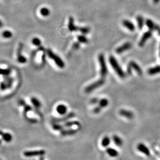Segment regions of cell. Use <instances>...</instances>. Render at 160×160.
<instances>
[{
    "label": "cell",
    "mask_w": 160,
    "mask_h": 160,
    "mask_svg": "<svg viewBox=\"0 0 160 160\" xmlns=\"http://www.w3.org/2000/svg\"><path fill=\"white\" fill-rule=\"evenodd\" d=\"M109 60L111 67L114 70V71H116L119 77L121 78H124L126 77L125 73L123 71L121 67H120L116 58L113 56H111L109 57Z\"/></svg>",
    "instance_id": "6da1fadb"
},
{
    "label": "cell",
    "mask_w": 160,
    "mask_h": 160,
    "mask_svg": "<svg viewBox=\"0 0 160 160\" xmlns=\"http://www.w3.org/2000/svg\"><path fill=\"white\" fill-rule=\"evenodd\" d=\"M47 54L48 56L52 59L55 62L57 66L60 68H63L64 67V63L62 61V60L58 56L55 54H54L51 49H47Z\"/></svg>",
    "instance_id": "7a4b0ae2"
},
{
    "label": "cell",
    "mask_w": 160,
    "mask_h": 160,
    "mask_svg": "<svg viewBox=\"0 0 160 160\" xmlns=\"http://www.w3.org/2000/svg\"><path fill=\"white\" fill-rule=\"evenodd\" d=\"M98 60L100 67V75L102 78H104L107 76L108 73V69L104 55L102 54H100L98 56Z\"/></svg>",
    "instance_id": "3957f363"
},
{
    "label": "cell",
    "mask_w": 160,
    "mask_h": 160,
    "mask_svg": "<svg viewBox=\"0 0 160 160\" xmlns=\"http://www.w3.org/2000/svg\"><path fill=\"white\" fill-rule=\"evenodd\" d=\"M104 82H105V81H104L103 78H102L101 79H100V80H98L97 81H96L95 82H94V83H92V84L88 85L85 88V92L87 93H91L93 91H94L95 89H96L97 88H98L99 87H100L101 86L103 85Z\"/></svg>",
    "instance_id": "277c9868"
},
{
    "label": "cell",
    "mask_w": 160,
    "mask_h": 160,
    "mask_svg": "<svg viewBox=\"0 0 160 160\" xmlns=\"http://www.w3.org/2000/svg\"><path fill=\"white\" fill-rule=\"evenodd\" d=\"M135 69V70L136 71V72L140 75V76H141L142 74V70L141 69V68L140 67V66L135 61H130L128 64V67H127V72L128 74H131L132 73V69Z\"/></svg>",
    "instance_id": "5b68a950"
},
{
    "label": "cell",
    "mask_w": 160,
    "mask_h": 160,
    "mask_svg": "<svg viewBox=\"0 0 160 160\" xmlns=\"http://www.w3.org/2000/svg\"><path fill=\"white\" fill-rule=\"evenodd\" d=\"M46 152L44 150H38L35 151H26L23 152V156L26 157H34L40 156L42 157L45 154Z\"/></svg>",
    "instance_id": "8992f818"
},
{
    "label": "cell",
    "mask_w": 160,
    "mask_h": 160,
    "mask_svg": "<svg viewBox=\"0 0 160 160\" xmlns=\"http://www.w3.org/2000/svg\"><path fill=\"white\" fill-rule=\"evenodd\" d=\"M76 116V114L73 112H70L63 117L61 118H54L52 119L53 123H62L69 121Z\"/></svg>",
    "instance_id": "52a82bcc"
},
{
    "label": "cell",
    "mask_w": 160,
    "mask_h": 160,
    "mask_svg": "<svg viewBox=\"0 0 160 160\" xmlns=\"http://www.w3.org/2000/svg\"><path fill=\"white\" fill-rule=\"evenodd\" d=\"M137 149L138 150V151L144 154L145 156H146L147 157L150 156L151 155L150 151L149 149L144 144L142 143H140L138 144L137 146Z\"/></svg>",
    "instance_id": "ba28073f"
},
{
    "label": "cell",
    "mask_w": 160,
    "mask_h": 160,
    "mask_svg": "<svg viewBox=\"0 0 160 160\" xmlns=\"http://www.w3.org/2000/svg\"><path fill=\"white\" fill-rule=\"evenodd\" d=\"M78 132V131L76 129L68 128V129H63L60 131V134L62 136H72L76 135Z\"/></svg>",
    "instance_id": "9c48e42d"
},
{
    "label": "cell",
    "mask_w": 160,
    "mask_h": 160,
    "mask_svg": "<svg viewBox=\"0 0 160 160\" xmlns=\"http://www.w3.org/2000/svg\"><path fill=\"white\" fill-rule=\"evenodd\" d=\"M119 114L121 115V116L129 120L133 119L134 117V114L133 112L131 111L127 110L121 109V110H120L119 111Z\"/></svg>",
    "instance_id": "30bf717a"
},
{
    "label": "cell",
    "mask_w": 160,
    "mask_h": 160,
    "mask_svg": "<svg viewBox=\"0 0 160 160\" xmlns=\"http://www.w3.org/2000/svg\"><path fill=\"white\" fill-rule=\"evenodd\" d=\"M132 47V44L129 42H126L124 43L122 45L118 47L116 49V53L118 54H121L124 52L127 51Z\"/></svg>",
    "instance_id": "8fae6325"
},
{
    "label": "cell",
    "mask_w": 160,
    "mask_h": 160,
    "mask_svg": "<svg viewBox=\"0 0 160 160\" xmlns=\"http://www.w3.org/2000/svg\"><path fill=\"white\" fill-rule=\"evenodd\" d=\"M152 36V32L151 31H149L145 32L142 36L140 41L139 43V45L140 47H142L145 43L146 42L147 40Z\"/></svg>",
    "instance_id": "7c38bea8"
},
{
    "label": "cell",
    "mask_w": 160,
    "mask_h": 160,
    "mask_svg": "<svg viewBox=\"0 0 160 160\" xmlns=\"http://www.w3.org/2000/svg\"><path fill=\"white\" fill-rule=\"evenodd\" d=\"M146 24L147 25V26L149 28V29L151 31H154V30L159 31L160 29V28L158 25L155 24L150 19L146 20Z\"/></svg>",
    "instance_id": "4fadbf2b"
},
{
    "label": "cell",
    "mask_w": 160,
    "mask_h": 160,
    "mask_svg": "<svg viewBox=\"0 0 160 160\" xmlns=\"http://www.w3.org/2000/svg\"><path fill=\"white\" fill-rule=\"evenodd\" d=\"M81 125V123L78 121H68L65 122L63 124L64 127L66 128H70L74 126L80 127Z\"/></svg>",
    "instance_id": "5bb4252c"
},
{
    "label": "cell",
    "mask_w": 160,
    "mask_h": 160,
    "mask_svg": "<svg viewBox=\"0 0 160 160\" xmlns=\"http://www.w3.org/2000/svg\"><path fill=\"white\" fill-rule=\"evenodd\" d=\"M68 28L69 30L70 31L73 32V31H76L79 30L80 28L76 26L74 24V19L72 17H70L69 18Z\"/></svg>",
    "instance_id": "9a60e30c"
},
{
    "label": "cell",
    "mask_w": 160,
    "mask_h": 160,
    "mask_svg": "<svg viewBox=\"0 0 160 160\" xmlns=\"http://www.w3.org/2000/svg\"><path fill=\"white\" fill-rule=\"evenodd\" d=\"M112 140L114 144L118 147H121L123 145V139L120 136L116 135H113L112 136Z\"/></svg>",
    "instance_id": "2e32d148"
},
{
    "label": "cell",
    "mask_w": 160,
    "mask_h": 160,
    "mask_svg": "<svg viewBox=\"0 0 160 160\" xmlns=\"http://www.w3.org/2000/svg\"><path fill=\"white\" fill-rule=\"evenodd\" d=\"M67 107L64 104H59L56 108V111L61 116L65 115L67 112Z\"/></svg>",
    "instance_id": "e0dca14e"
},
{
    "label": "cell",
    "mask_w": 160,
    "mask_h": 160,
    "mask_svg": "<svg viewBox=\"0 0 160 160\" xmlns=\"http://www.w3.org/2000/svg\"><path fill=\"white\" fill-rule=\"evenodd\" d=\"M106 152L110 157H111L112 158H116L118 157L119 155V152L116 149L110 147L106 149Z\"/></svg>",
    "instance_id": "ac0fdd59"
},
{
    "label": "cell",
    "mask_w": 160,
    "mask_h": 160,
    "mask_svg": "<svg viewBox=\"0 0 160 160\" xmlns=\"http://www.w3.org/2000/svg\"><path fill=\"white\" fill-rule=\"evenodd\" d=\"M123 26L127 28L129 31H134L135 29V27L134 25V24L128 20H124L123 21Z\"/></svg>",
    "instance_id": "d6986e66"
},
{
    "label": "cell",
    "mask_w": 160,
    "mask_h": 160,
    "mask_svg": "<svg viewBox=\"0 0 160 160\" xmlns=\"http://www.w3.org/2000/svg\"><path fill=\"white\" fill-rule=\"evenodd\" d=\"M2 139L6 142H11L13 140V136L12 135L8 133H3L1 135Z\"/></svg>",
    "instance_id": "ffe728a7"
},
{
    "label": "cell",
    "mask_w": 160,
    "mask_h": 160,
    "mask_svg": "<svg viewBox=\"0 0 160 160\" xmlns=\"http://www.w3.org/2000/svg\"><path fill=\"white\" fill-rule=\"evenodd\" d=\"M111 143V139L109 137L104 136L101 140V145L104 148L108 147Z\"/></svg>",
    "instance_id": "44dd1931"
},
{
    "label": "cell",
    "mask_w": 160,
    "mask_h": 160,
    "mask_svg": "<svg viewBox=\"0 0 160 160\" xmlns=\"http://www.w3.org/2000/svg\"><path fill=\"white\" fill-rule=\"evenodd\" d=\"M148 74L150 75H154L160 73V66H158L149 69L148 70Z\"/></svg>",
    "instance_id": "7402d4cb"
},
{
    "label": "cell",
    "mask_w": 160,
    "mask_h": 160,
    "mask_svg": "<svg viewBox=\"0 0 160 160\" xmlns=\"http://www.w3.org/2000/svg\"><path fill=\"white\" fill-rule=\"evenodd\" d=\"M52 128L54 130V131H61L63 129H64V126L63 125L60 124V123H53L52 124Z\"/></svg>",
    "instance_id": "603a6c76"
},
{
    "label": "cell",
    "mask_w": 160,
    "mask_h": 160,
    "mask_svg": "<svg viewBox=\"0 0 160 160\" xmlns=\"http://www.w3.org/2000/svg\"><path fill=\"white\" fill-rule=\"evenodd\" d=\"M138 27L139 29H142L144 25V19L141 16H138L137 17Z\"/></svg>",
    "instance_id": "cb8c5ba5"
},
{
    "label": "cell",
    "mask_w": 160,
    "mask_h": 160,
    "mask_svg": "<svg viewBox=\"0 0 160 160\" xmlns=\"http://www.w3.org/2000/svg\"><path fill=\"white\" fill-rule=\"evenodd\" d=\"M98 103L99 104V106L103 108L107 107L108 106L109 101L106 98H102L100 100H99Z\"/></svg>",
    "instance_id": "d4e9b609"
},
{
    "label": "cell",
    "mask_w": 160,
    "mask_h": 160,
    "mask_svg": "<svg viewBox=\"0 0 160 160\" xmlns=\"http://www.w3.org/2000/svg\"><path fill=\"white\" fill-rule=\"evenodd\" d=\"M31 101L32 103L33 104V106L37 108H40L41 106V103L40 102L39 100L35 98V97H32L31 99Z\"/></svg>",
    "instance_id": "484cf974"
},
{
    "label": "cell",
    "mask_w": 160,
    "mask_h": 160,
    "mask_svg": "<svg viewBox=\"0 0 160 160\" xmlns=\"http://www.w3.org/2000/svg\"><path fill=\"white\" fill-rule=\"evenodd\" d=\"M40 13L43 16H48L50 14V11L48 8L46 7H43L40 10Z\"/></svg>",
    "instance_id": "4316f807"
},
{
    "label": "cell",
    "mask_w": 160,
    "mask_h": 160,
    "mask_svg": "<svg viewBox=\"0 0 160 160\" xmlns=\"http://www.w3.org/2000/svg\"><path fill=\"white\" fill-rule=\"evenodd\" d=\"M78 40L79 42L85 44H87L89 42L88 39L85 37L84 36H82V35L78 36Z\"/></svg>",
    "instance_id": "83f0119b"
},
{
    "label": "cell",
    "mask_w": 160,
    "mask_h": 160,
    "mask_svg": "<svg viewBox=\"0 0 160 160\" xmlns=\"http://www.w3.org/2000/svg\"><path fill=\"white\" fill-rule=\"evenodd\" d=\"M11 70L8 69H1L0 68V75H2L3 76H9L11 73Z\"/></svg>",
    "instance_id": "f1b7e54d"
},
{
    "label": "cell",
    "mask_w": 160,
    "mask_h": 160,
    "mask_svg": "<svg viewBox=\"0 0 160 160\" xmlns=\"http://www.w3.org/2000/svg\"><path fill=\"white\" fill-rule=\"evenodd\" d=\"M13 36V33L11 31H5L2 33V36L3 38L5 39H9L11 38Z\"/></svg>",
    "instance_id": "f546056e"
},
{
    "label": "cell",
    "mask_w": 160,
    "mask_h": 160,
    "mask_svg": "<svg viewBox=\"0 0 160 160\" xmlns=\"http://www.w3.org/2000/svg\"><path fill=\"white\" fill-rule=\"evenodd\" d=\"M82 33L85 34L89 32L90 29L88 27H81L79 28V30Z\"/></svg>",
    "instance_id": "4dcf8cb0"
},
{
    "label": "cell",
    "mask_w": 160,
    "mask_h": 160,
    "mask_svg": "<svg viewBox=\"0 0 160 160\" xmlns=\"http://www.w3.org/2000/svg\"><path fill=\"white\" fill-rule=\"evenodd\" d=\"M18 61L20 63H24L27 62V59L26 57H24V56L21 55H20L18 56Z\"/></svg>",
    "instance_id": "1f68e13d"
},
{
    "label": "cell",
    "mask_w": 160,
    "mask_h": 160,
    "mask_svg": "<svg viewBox=\"0 0 160 160\" xmlns=\"http://www.w3.org/2000/svg\"><path fill=\"white\" fill-rule=\"evenodd\" d=\"M23 107H24V116L25 117L26 116V114L29 111H30L32 110V107L30 106H29V105H28L27 104Z\"/></svg>",
    "instance_id": "d6a6232c"
},
{
    "label": "cell",
    "mask_w": 160,
    "mask_h": 160,
    "mask_svg": "<svg viewBox=\"0 0 160 160\" xmlns=\"http://www.w3.org/2000/svg\"><path fill=\"white\" fill-rule=\"evenodd\" d=\"M32 43L36 46H40L41 44V41L39 38H34L32 41Z\"/></svg>",
    "instance_id": "836d02e7"
},
{
    "label": "cell",
    "mask_w": 160,
    "mask_h": 160,
    "mask_svg": "<svg viewBox=\"0 0 160 160\" xmlns=\"http://www.w3.org/2000/svg\"><path fill=\"white\" fill-rule=\"evenodd\" d=\"M101 109H102V108L101 107H100V106L97 107H97L94 108L93 111L95 114H98L101 112Z\"/></svg>",
    "instance_id": "e575fe53"
},
{
    "label": "cell",
    "mask_w": 160,
    "mask_h": 160,
    "mask_svg": "<svg viewBox=\"0 0 160 160\" xmlns=\"http://www.w3.org/2000/svg\"><path fill=\"white\" fill-rule=\"evenodd\" d=\"M0 88H1V89L2 90H5L6 88H8L6 83L5 82H1L0 83Z\"/></svg>",
    "instance_id": "d590c367"
},
{
    "label": "cell",
    "mask_w": 160,
    "mask_h": 160,
    "mask_svg": "<svg viewBox=\"0 0 160 160\" xmlns=\"http://www.w3.org/2000/svg\"><path fill=\"white\" fill-rule=\"evenodd\" d=\"M28 121L32 124H36L38 123V120L34 119H27Z\"/></svg>",
    "instance_id": "8d00e7d4"
},
{
    "label": "cell",
    "mask_w": 160,
    "mask_h": 160,
    "mask_svg": "<svg viewBox=\"0 0 160 160\" xmlns=\"http://www.w3.org/2000/svg\"><path fill=\"white\" fill-rule=\"evenodd\" d=\"M99 100L98 98H94L91 100V101L90 102H91V103L92 104H96L98 102H99Z\"/></svg>",
    "instance_id": "74e56055"
},
{
    "label": "cell",
    "mask_w": 160,
    "mask_h": 160,
    "mask_svg": "<svg viewBox=\"0 0 160 160\" xmlns=\"http://www.w3.org/2000/svg\"><path fill=\"white\" fill-rule=\"evenodd\" d=\"M80 43H75L73 44V48L74 49H78L80 48Z\"/></svg>",
    "instance_id": "f35d334b"
},
{
    "label": "cell",
    "mask_w": 160,
    "mask_h": 160,
    "mask_svg": "<svg viewBox=\"0 0 160 160\" xmlns=\"http://www.w3.org/2000/svg\"><path fill=\"white\" fill-rule=\"evenodd\" d=\"M19 103L20 105V106H24L26 104L23 100H20L19 101Z\"/></svg>",
    "instance_id": "ab89813d"
},
{
    "label": "cell",
    "mask_w": 160,
    "mask_h": 160,
    "mask_svg": "<svg viewBox=\"0 0 160 160\" xmlns=\"http://www.w3.org/2000/svg\"><path fill=\"white\" fill-rule=\"evenodd\" d=\"M160 0H153V2L154 4H157L160 2Z\"/></svg>",
    "instance_id": "60d3db41"
},
{
    "label": "cell",
    "mask_w": 160,
    "mask_h": 160,
    "mask_svg": "<svg viewBox=\"0 0 160 160\" xmlns=\"http://www.w3.org/2000/svg\"><path fill=\"white\" fill-rule=\"evenodd\" d=\"M2 26H3V23L1 20H0V28L2 27Z\"/></svg>",
    "instance_id": "b9f144b4"
},
{
    "label": "cell",
    "mask_w": 160,
    "mask_h": 160,
    "mask_svg": "<svg viewBox=\"0 0 160 160\" xmlns=\"http://www.w3.org/2000/svg\"><path fill=\"white\" fill-rule=\"evenodd\" d=\"M159 34L160 36V29L159 30Z\"/></svg>",
    "instance_id": "7bdbcfd3"
},
{
    "label": "cell",
    "mask_w": 160,
    "mask_h": 160,
    "mask_svg": "<svg viewBox=\"0 0 160 160\" xmlns=\"http://www.w3.org/2000/svg\"><path fill=\"white\" fill-rule=\"evenodd\" d=\"M1 143H2V141L1 140H0V146H1Z\"/></svg>",
    "instance_id": "ee69618b"
},
{
    "label": "cell",
    "mask_w": 160,
    "mask_h": 160,
    "mask_svg": "<svg viewBox=\"0 0 160 160\" xmlns=\"http://www.w3.org/2000/svg\"></svg>",
    "instance_id": "f6af8a7d"
},
{
    "label": "cell",
    "mask_w": 160,
    "mask_h": 160,
    "mask_svg": "<svg viewBox=\"0 0 160 160\" xmlns=\"http://www.w3.org/2000/svg\"></svg>",
    "instance_id": "bcb514c9"
}]
</instances>
